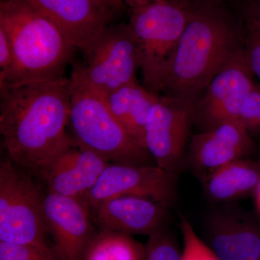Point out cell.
Listing matches in <instances>:
<instances>
[{"instance_id": "cell-29", "label": "cell", "mask_w": 260, "mask_h": 260, "mask_svg": "<svg viewBox=\"0 0 260 260\" xmlns=\"http://www.w3.org/2000/svg\"><path fill=\"white\" fill-rule=\"evenodd\" d=\"M256 203L258 210L260 212V181L256 188Z\"/></svg>"}, {"instance_id": "cell-20", "label": "cell", "mask_w": 260, "mask_h": 260, "mask_svg": "<svg viewBox=\"0 0 260 260\" xmlns=\"http://www.w3.org/2000/svg\"><path fill=\"white\" fill-rule=\"evenodd\" d=\"M181 252L177 239L165 228L149 237L144 260H181Z\"/></svg>"}, {"instance_id": "cell-2", "label": "cell", "mask_w": 260, "mask_h": 260, "mask_svg": "<svg viewBox=\"0 0 260 260\" xmlns=\"http://www.w3.org/2000/svg\"><path fill=\"white\" fill-rule=\"evenodd\" d=\"M237 27L215 5L193 8L159 93L194 100L243 49Z\"/></svg>"}, {"instance_id": "cell-30", "label": "cell", "mask_w": 260, "mask_h": 260, "mask_svg": "<svg viewBox=\"0 0 260 260\" xmlns=\"http://www.w3.org/2000/svg\"><path fill=\"white\" fill-rule=\"evenodd\" d=\"M252 13L260 17V0H259V1L257 2V3H256L254 10H253Z\"/></svg>"}, {"instance_id": "cell-18", "label": "cell", "mask_w": 260, "mask_h": 260, "mask_svg": "<svg viewBox=\"0 0 260 260\" xmlns=\"http://www.w3.org/2000/svg\"><path fill=\"white\" fill-rule=\"evenodd\" d=\"M260 181V166L245 158L225 164L204 181L206 196L211 201L225 203L255 191Z\"/></svg>"}, {"instance_id": "cell-14", "label": "cell", "mask_w": 260, "mask_h": 260, "mask_svg": "<svg viewBox=\"0 0 260 260\" xmlns=\"http://www.w3.org/2000/svg\"><path fill=\"white\" fill-rule=\"evenodd\" d=\"M83 52L108 26L114 13L97 0H24Z\"/></svg>"}, {"instance_id": "cell-24", "label": "cell", "mask_w": 260, "mask_h": 260, "mask_svg": "<svg viewBox=\"0 0 260 260\" xmlns=\"http://www.w3.org/2000/svg\"><path fill=\"white\" fill-rule=\"evenodd\" d=\"M237 122L248 130L260 129V84H254L246 95Z\"/></svg>"}, {"instance_id": "cell-9", "label": "cell", "mask_w": 260, "mask_h": 260, "mask_svg": "<svg viewBox=\"0 0 260 260\" xmlns=\"http://www.w3.org/2000/svg\"><path fill=\"white\" fill-rule=\"evenodd\" d=\"M177 180L155 165L110 164L87 199L90 210L105 200L121 196L155 200L172 208L177 199Z\"/></svg>"}, {"instance_id": "cell-25", "label": "cell", "mask_w": 260, "mask_h": 260, "mask_svg": "<svg viewBox=\"0 0 260 260\" xmlns=\"http://www.w3.org/2000/svg\"><path fill=\"white\" fill-rule=\"evenodd\" d=\"M13 61V48L9 37L0 28V80L3 79L10 71Z\"/></svg>"}, {"instance_id": "cell-13", "label": "cell", "mask_w": 260, "mask_h": 260, "mask_svg": "<svg viewBox=\"0 0 260 260\" xmlns=\"http://www.w3.org/2000/svg\"><path fill=\"white\" fill-rule=\"evenodd\" d=\"M239 123L227 121L192 135L185 157V168L201 179L225 164L245 158L252 152L254 143Z\"/></svg>"}, {"instance_id": "cell-4", "label": "cell", "mask_w": 260, "mask_h": 260, "mask_svg": "<svg viewBox=\"0 0 260 260\" xmlns=\"http://www.w3.org/2000/svg\"><path fill=\"white\" fill-rule=\"evenodd\" d=\"M70 80L69 124L75 143L111 164L154 165L147 149L114 116L104 97L73 71Z\"/></svg>"}, {"instance_id": "cell-17", "label": "cell", "mask_w": 260, "mask_h": 260, "mask_svg": "<svg viewBox=\"0 0 260 260\" xmlns=\"http://www.w3.org/2000/svg\"><path fill=\"white\" fill-rule=\"evenodd\" d=\"M158 96L136 80L113 90L104 97L114 116L145 148V125L150 110Z\"/></svg>"}, {"instance_id": "cell-21", "label": "cell", "mask_w": 260, "mask_h": 260, "mask_svg": "<svg viewBox=\"0 0 260 260\" xmlns=\"http://www.w3.org/2000/svg\"><path fill=\"white\" fill-rule=\"evenodd\" d=\"M179 226L184 242L181 260H220L184 215H180Z\"/></svg>"}, {"instance_id": "cell-1", "label": "cell", "mask_w": 260, "mask_h": 260, "mask_svg": "<svg viewBox=\"0 0 260 260\" xmlns=\"http://www.w3.org/2000/svg\"><path fill=\"white\" fill-rule=\"evenodd\" d=\"M2 145L17 167L39 174L74 140L70 78L0 86Z\"/></svg>"}, {"instance_id": "cell-15", "label": "cell", "mask_w": 260, "mask_h": 260, "mask_svg": "<svg viewBox=\"0 0 260 260\" xmlns=\"http://www.w3.org/2000/svg\"><path fill=\"white\" fill-rule=\"evenodd\" d=\"M169 206L139 197L112 198L90 209L99 230L150 237L167 228Z\"/></svg>"}, {"instance_id": "cell-27", "label": "cell", "mask_w": 260, "mask_h": 260, "mask_svg": "<svg viewBox=\"0 0 260 260\" xmlns=\"http://www.w3.org/2000/svg\"><path fill=\"white\" fill-rule=\"evenodd\" d=\"M182 3L190 6L191 8L206 6V5H215L217 0H179Z\"/></svg>"}, {"instance_id": "cell-7", "label": "cell", "mask_w": 260, "mask_h": 260, "mask_svg": "<svg viewBox=\"0 0 260 260\" xmlns=\"http://www.w3.org/2000/svg\"><path fill=\"white\" fill-rule=\"evenodd\" d=\"M83 53L85 61L73 71L104 96L136 81L141 69L139 44L129 24L108 25Z\"/></svg>"}, {"instance_id": "cell-22", "label": "cell", "mask_w": 260, "mask_h": 260, "mask_svg": "<svg viewBox=\"0 0 260 260\" xmlns=\"http://www.w3.org/2000/svg\"><path fill=\"white\" fill-rule=\"evenodd\" d=\"M0 260H61L53 246L0 242Z\"/></svg>"}, {"instance_id": "cell-11", "label": "cell", "mask_w": 260, "mask_h": 260, "mask_svg": "<svg viewBox=\"0 0 260 260\" xmlns=\"http://www.w3.org/2000/svg\"><path fill=\"white\" fill-rule=\"evenodd\" d=\"M44 212L48 233L61 260H84L99 230L86 203L49 192Z\"/></svg>"}, {"instance_id": "cell-6", "label": "cell", "mask_w": 260, "mask_h": 260, "mask_svg": "<svg viewBox=\"0 0 260 260\" xmlns=\"http://www.w3.org/2000/svg\"><path fill=\"white\" fill-rule=\"evenodd\" d=\"M40 188L10 160L0 164V242L53 246Z\"/></svg>"}, {"instance_id": "cell-3", "label": "cell", "mask_w": 260, "mask_h": 260, "mask_svg": "<svg viewBox=\"0 0 260 260\" xmlns=\"http://www.w3.org/2000/svg\"><path fill=\"white\" fill-rule=\"evenodd\" d=\"M0 28L9 37L13 65L0 86L64 78L74 46L24 0H1Z\"/></svg>"}, {"instance_id": "cell-28", "label": "cell", "mask_w": 260, "mask_h": 260, "mask_svg": "<svg viewBox=\"0 0 260 260\" xmlns=\"http://www.w3.org/2000/svg\"><path fill=\"white\" fill-rule=\"evenodd\" d=\"M124 1L126 6L129 7L131 10L148 4L155 0H124Z\"/></svg>"}, {"instance_id": "cell-26", "label": "cell", "mask_w": 260, "mask_h": 260, "mask_svg": "<svg viewBox=\"0 0 260 260\" xmlns=\"http://www.w3.org/2000/svg\"><path fill=\"white\" fill-rule=\"evenodd\" d=\"M97 1L114 13L121 11L124 9L126 5L124 0H97Z\"/></svg>"}, {"instance_id": "cell-23", "label": "cell", "mask_w": 260, "mask_h": 260, "mask_svg": "<svg viewBox=\"0 0 260 260\" xmlns=\"http://www.w3.org/2000/svg\"><path fill=\"white\" fill-rule=\"evenodd\" d=\"M243 49L251 73L260 80V17L251 13L247 19Z\"/></svg>"}, {"instance_id": "cell-19", "label": "cell", "mask_w": 260, "mask_h": 260, "mask_svg": "<svg viewBox=\"0 0 260 260\" xmlns=\"http://www.w3.org/2000/svg\"><path fill=\"white\" fill-rule=\"evenodd\" d=\"M145 245L129 234L99 230L84 260H144Z\"/></svg>"}, {"instance_id": "cell-10", "label": "cell", "mask_w": 260, "mask_h": 260, "mask_svg": "<svg viewBox=\"0 0 260 260\" xmlns=\"http://www.w3.org/2000/svg\"><path fill=\"white\" fill-rule=\"evenodd\" d=\"M253 76L242 49L214 77L201 100L195 102L194 121L203 131L227 121L238 123L243 103L255 84Z\"/></svg>"}, {"instance_id": "cell-16", "label": "cell", "mask_w": 260, "mask_h": 260, "mask_svg": "<svg viewBox=\"0 0 260 260\" xmlns=\"http://www.w3.org/2000/svg\"><path fill=\"white\" fill-rule=\"evenodd\" d=\"M205 225V243L220 260H260V223L225 207L212 211Z\"/></svg>"}, {"instance_id": "cell-8", "label": "cell", "mask_w": 260, "mask_h": 260, "mask_svg": "<svg viewBox=\"0 0 260 260\" xmlns=\"http://www.w3.org/2000/svg\"><path fill=\"white\" fill-rule=\"evenodd\" d=\"M194 104L191 99L159 95L145 125V148L155 164L177 180L185 168Z\"/></svg>"}, {"instance_id": "cell-12", "label": "cell", "mask_w": 260, "mask_h": 260, "mask_svg": "<svg viewBox=\"0 0 260 260\" xmlns=\"http://www.w3.org/2000/svg\"><path fill=\"white\" fill-rule=\"evenodd\" d=\"M110 164L99 154L80 146L74 140L49 160L39 175L47 184L49 192L87 204L89 194Z\"/></svg>"}, {"instance_id": "cell-5", "label": "cell", "mask_w": 260, "mask_h": 260, "mask_svg": "<svg viewBox=\"0 0 260 260\" xmlns=\"http://www.w3.org/2000/svg\"><path fill=\"white\" fill-rule=\"evenodd\" d=\"M192 10L179 0H155L131 10L128 24L139 44L143 86L149 91L159 95L162 78Z\"/></svg>"}]
</instances>
